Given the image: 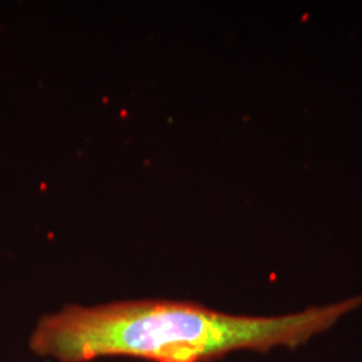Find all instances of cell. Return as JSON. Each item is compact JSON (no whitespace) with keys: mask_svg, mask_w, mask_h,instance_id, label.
I'll list each match as a JSON object with an SVG mask.
<instances>
[{"mask_svg":"<svg viewBox=\"0 0 362 362\" xmlns=\"http://www.w3.org/2000/svg\"><path fill=\"white\" fill-rule=\"evenodd\" d=\"M362 306V294L282 315H240L172 299L69 305L39 318L28 346L55 362L132 357L211 362L235 351L297 348Z\"/></svg>","mask_w":362,"mask_h":362,"instance_id":"1","label":"cell"}]
</instances>
